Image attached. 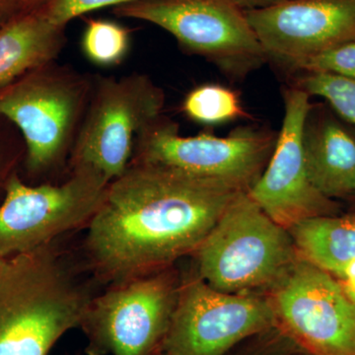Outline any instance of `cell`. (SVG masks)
Returning <instances> with one entry per match:
<instances>
[{
  "mask_svg": "<svg viewBox=\"0 0 355 355\" xmlns=\"http://www.w3.org/2000/svg\"><path fill=\"white\" fill-rule=\"evenodd\" d=\"M85 57L100 67L120 64L130 49V33L116 23L90 20L83 37Z\"/></svg>",
  "mask_w": 355,
  "mask_h": 355,
  "instance_id": "cell-19",
  "label": "cell"
},
{
  "mask_svg": "<svg viewBox=\"0 0 355 355\" xmlns=\"http://www.w3.org/2000/svg\"><path fill=\"white\" fill-rule=\"evenodd\" d=\"M354 197L355 198V193H354Z\"/></svg>",
  "mask_w": 355,
  "mask_h": 355,
  "instance_id": "cell-28",
  "label": "cell"
},
{
  "mask_svg": "<svg viewBox=\"0 0 355 355\" xmlns=\"http://www.w3.org/2000/svg\"><path fill=\"white\" fill-rule=\"evenodd\" d=\"M239 193L168 166L132 161L88 222L89 257L114 282L164 268L197 251Z\"/></svg>",
  "mask_w": 355,
  "mask_h": 355,
  "instance_id": "cell-1",
  "label": "cell"
},
{
  "mask_svg": "<svg viewBox=\"0 0 355 355\" xmlns=\"http://www.w3.org/2000/svg\"><path fill=\"white\" fill-rule=\"evenodd\" d=\"M17 3L22 4V0H0V23L8 17Z\"/></svg>",
  "mask_w": 355,
  "mask_h": 355,
  "instance_id": "cell-24",
  "label": "cell"
},
{
  "mask_svg": "<svg viewBox=\"0 0 355 355\" xmlns=\"http://www.w3.org/2000/svg\"><path fill=\"white\" fill-rule=\"evenodd\" d=\"M292 85L310 96L323 98L338 116L355 127V78L324 72H297Z\"/></svg>",
  "mask_w": 355,
  "mask_h": 355,
  "instance_id": "cell-18",
  "label": "cell"
},
{
  "mask_svg": "<svg viewBox=\"0 0 355 355\" xmlns=\"http://www.w3.org/2000/svg\"><path fill=\"white\" fill-rule=\"evenodd\" d=\"M310 355V354H309Z\"/></svg>",
  "mask_w": 355,
  "mask_h": 355,
  "instance_id": "cell-30",
  "label": "cell"
},
{
  "mask_svg": "<svg viewBox=\"0 0 355 355\" xmlns=\"http://www.w3.org/2000/svg\"><path fill=\"white\" fill-rule=\"evenodd\" d=\"M234 1L245 11H249L277 6L289 0H234Z\"/></svg>",
  "mask_w": 355,
  "mask_h": 355,
  "instance_id": "cell-23",
  "label": "cell"
},
{
  "mask_svg": "<svg viewBox=\"0 0 355 355\" xmlns=\"http://www.w3.org/2000/svg\"><path fill=\"white\" fill-rule=\"evenodd\" d=\"M297 72H324L355 78V40L306 60Z\"/></svg>",
  "mask_w": 355,
  "mask_h": 355,
  "instance_id": "cell-20",
  "label": "cell"
},
{
  "mask_svg": "<svg viewBox=\"0 0 355 355\" xmlns=\"http://www.w3.org/2000/svg\"><path fill=\"white\" fill-rule=\"evenodd\" d=\"M91 87L92 79L53 62L0 88V114L24 135L31 171L53 167L73 146Z\"/></svg>",
  "mask_w": 355,
  "mask_h": 355,
  "instance_id": "cell-5",
  "label": "cell"
},
{
  "mask_svg": "<svg viewBox=\"0 0 355 355\" xmlns=\"http://www.w3.org/2000/svg\"><path fill=\"white\" fill-rule=\"evenodd\" d=\"M114 13L162 28L184 50L234 81L268 62L246 12L234 0H140L114 7Z\"/></svg>",
  "mask_w": 355,
  "mask_h": 355,
  "instance_id": "cell-4",
  "label": "cell"
},
{
  "mask_svg": "<svg viewBox=\"0 0 355 355\" xmlns=\"http://www.w3.org/2000/svg\"><path fill=\"white\" fill-rule=\"evenodd\" d=\"M277 133L247 125L227 137L180 135L178 123L160 116L137 137L132 161L155 163L248 191L272 155Z\"/></svg>",
  "mask_w": 355,
  "mask_h": 355,
  "instance_id": "cell-7",
  "label": "cell"
},
{
  "mask_svg": "<svg viewBox=\"0 0 355 355\" xmlns=\"http://www.w3.org/2000/svg\"><path fill=\"white\" fill-rule=\"evenodd\" d=\"M277 326L270 300L216 291L200 277L180 287L162 355H225Z\"/></svg>",
  "mask_w": 355,
  "mask_h": 355,
  "instance_id": "cell-11",
  "label": "cell"
},
{
  "mask_svg": "<svg viewBox=\"0 0 355 355\" xmlns=\"http://www.w3.org/2000/svg\"><path fill=\"white\" fill-rule=\"evenodd\" d=\"M155 354H154V355H155Z\"/></svg>",
  "mask_w": 355,
  "mask_h": 355,
  "instance_id": "cell-29",
  "label": "cell"
},
{
  "mask_svg": "<svg viewBox=\"0 0 355 355\" xmlns=\"http://www.w3.org/2000/svg\"><path fill=\"white\" fill-rule=\"evenodd\" d=\"M284 120L272 155L247 193L266 216L289 230L306 219L336 216L338 205L315 189L306 171L302 132L312 106L310 95L292 85L284 90Z\"/></svg>",
  "mask_w": 355,
  "mask_h": 355,
  "instance_id": "cell-12",
  "label": "cell"
},
{
  "mask_svg": "<svg viewBox=\"0 0 355 355\" xmlns=\"http://www.w3.org/2000/svg\"><path fill=\"white\" fill-rule=\"evenodd\" d=\"M180 287L165 270L116 282L93 298L80 327L90 355H154L171 322Z\"/></svg>",
  "mask_w": 355,
  "mask_h": 355,
  "instance_id": "cell-9",
  "label": "cell"
},
{
  "mask_svg": "<svg viewBox=\"0 0 355 355\" xmlns=\"http://www.w3.org/2000/svg\"><path fill=\"white\" fill-rule=\"evenodd\" d=\"M182 110L196 123L216 125L246 118L239 95L219 84H202L184 97Z\"/></svg>",
  "mask_w": 355,
  "mask_h": 355,
  "instance_id": "cell-17",
  "label": "cell"
},
{
  "mask_svg": "<svg viewBox=\"0 0 355 355\" xmlns=\"http://www.w3.org/2000/svg\"><path fill=\"white\" fill-rule=\"evenodd\" d=\"M111 183L87 166L73 168L65 183L30 187L12 175L0 207V259L50 245L58 236L90 221Z\"/></svg>",
  "mask_w": 355,
  "mask_h": 355,
  "instance_id": "cell-8",
  "label": "cell"
},
{
  "mask_svg": "<svg viewBox=\"0 0 355 355\" xmlns=\"http://www.w3.org/2000/svg\"><path fill=\"white\" fill-rule=\"evenodd\" d=\"M137 1L140 0H49L40 8L51 23L64 27L70 20L96 9Z\"/></svg>",
  "mask_w": 355,
  "mask_h": 355,
  "instance_id": "cell-21",
  "label": "cell"
},
{
  "mask_svg": "<svg viewBox=\"0 0 355 355\" xmlns=\"http://www.w3.org/2000/svg\"><path fill=\"white\" fill-rule=\"evenodd\" d=\"M200 279L216 291L251 294L273 287L297 260L291 233L241 191L198 248Z\"/></svg>",
  "mask_w": 355,
  "mask_h": 355,
  "instance_id": "cell-3",
  "label": "cell"
},
{
  "mask_svg": "<svg viewBox=\"0 0 355 355\" xmlns=\"http://www.w3.org/2000/svg\"><path fill=\"white\" fill-rule=\"evenodd\" d=\"M288 231L299 256L331 275L355 259V217H314Z\"/></svg>",
  "mask_w": 355,
  "mask_h": 355,
  "instance_id": "cell-16",
  "label": "cell"
},
{
  "mask_svg": "<svg viewBox=\"0 0 355 355\" xmlns=\"http://www.w3.org/2000/svg\"><path fill=\"white\" fill-rule=\"evenodd\" d=\"M256 355H282V354H279V352H261V354H258Z\"/></svg>",
  "mask_w": 355,
  "mask_h": 355,
  "instance_id": "cell-26",
  "label": "cell"
},
{
  "mask_svg": "<svg viewBox=\"0 0 355 355\" xmlns=\"http://www.w3.org/2000/svg\"><path fill=\"white\" fill-rule=\"evenodd\" d=\"M350 300L355 302V259L345 263L333 275Z\"/></svg>",
  "mask_w": 355,
  "mask_h": 355,
  "instance_id": "cell-22",
  "label": "cell"
},
{
  "mask_svg": "<svg viewBox=\"0 0 355 355\" xmlns=\"http://www.w3.org/2000/svg\"><path fill=\"white\" fill-rule=\"evenodd\" d=\"M277 326L310 355H355V302L323 268L301 258L272 287Z\"/></svg>",
  "mask_w": 355,
  "mask_h": 355,
  "instance_id": "cell-10",
  "label": "cell"
},
{
  "mask_svg": "<svg viewBox=\"0 0 355 355\" xmlns=\"http://www.w3.org/2000/svg\"><path fill=\"white\" fill-rule=\"evenodd\" d=\"M64 31L41 8L7 22L0 29V88L55 62L64 46Z\"/></svg>",
  "mask_w": 355,
  "mask_h": 355,
  "instance_id": "cell-15",
  "label": "cell"
},
{
  "mask_svg": "<svg viewBox=\"0 0 355 355\" xmlns=\"http://www.w3.org/2000/svg\"><path fill=\"white\" fill-rule=\"evenodd\" d=\"M245 12L268 60L292 73L355 40V0H289Z\"/></svg>",
  "mask_w": 355,
  "mask_h": 355,
  "instance_id": "cell-13",
  "label": "cell"
},
{
  "mask_svg": "<svg viewBox=\"0 0 355 355\" xmlns=\"http://www.w3.org/2000/svg\"><path fill=\"white\" fill-rule=\"evenodd\" d=\"M49 0H22V6L26 8H36L44 6Z\"/></svg>",
  "mask_w": 355,
  "mask_h": 355,
  "instance_id": "cell-25",
  "label": "cell"
},
{
  "mask_svg": "<svg viewBox=\"0 0 355 355\" xmlns=\"http://www.w3.org/2000/svg\"><path fill=\"white\" fill-rule=\"evenodd\" d=\"M303 156L311 183L324 197L343 198L355 193V137L349 128L312 104L303 127Z\"/></svg>",
  "mask_w": 355,
  "mask_h": 355,
  "instance_id": "cell-14",
  "label": "cell"
},
{
  "mask_svg": "<svg viewBox=\"0 0 355 355\" xmlns=\"http://www.w3.org/2000/svg\"><path fill=\"white\" fill-rule=\"evenodd\" d=\"M92 299L51 245L7 259L0 272V355H48L80 327Z\"/></svg>",
  "mask_w": 355,
  "mask_h": 355,
  "instance_id": "cell-2",
  "label": "cell"
},
{
  "mask_svg": "<svg viewBox=\"0 0 355 355\" xmlns=\"http://www.w3.org/2000/svg\"><path fill=\"white\" fill-rule=\"evenodd\" d=\"M7 259H0V272H1L2 268H3L4 263H6Z\"/></svg>",
  "mask_w": 355,
  "mask_h": 355,
  "instance_id": "cell-27",
  "label": "cell"
},
{
  "mask_svg": "<svg viewBox=\"0 0 355 355\" xmlns=\"http://www.w3.org/2000/svg\"><path fill=\"white\" fill-rule=\"evenodd\" d=\"M165 101L163 89L144 74L92 78L72 146L73 168H94L110 182L121 177L132 163L137 137L162 116Z\"/></svg>",
  "mask_w": 355,
  "mask_h": 355,
  "instance_id": "cell-6",
  "label": "cell"
}]
</instances>
